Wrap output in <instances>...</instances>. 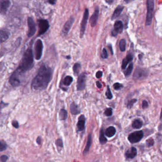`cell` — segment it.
<instances>
[{
    "instance_id": "1",
    "label": "cell",
    "mask_w": 162,
    "mask_h": 162,
    "mask_svg": "<svg viewBox=\"0 0 162 162\" xmlns=\"http://www.w3.org/2000/svg\"><path fill=\"white\" fill-rule=\"evenodd\" d=\"M52 76V70L51 68L43 64L41 66L37 76L33 79L32 88L36 90H44L46 89Z\"/></svg>"
},
{
    "instance_id": "2",
    "label": "cell",
    "mask_w": 162,
    "mask_h": 162,
    "mask_svg": "<svg viewBox=\"0 0 162 162\" xmlns=\"http://www.w3.org/2000/svg\"><path fill=\"white\" fill-rule=\"evenodd\" d=\"M34 62L33 52L31 49H28L24 54L19 67L15 71L20 75L25 73L32 68Z\"/></svg>"
},
{
    "instance_id": "3",
    "label": "cell",
    "mask_w": 162,
    "mask_h": 162,
    "mask_svg": "<svg viewBox=\"0 0 162 162\" xmlns=\"http://www.w3.org/2000/svg\"><path fill=\"white\" fill-rule=\"evenodd\" d=\"M155 4L154 0H147V17H146V25L149 26L151 24L153 19V12H154Z\"/></svg>"
},
{
    "instance_id": "4",
    "label": "cell",
    "mask_w": 162,
    "mask_h": 162,
    "mask_svg": "<svg viewBox=\"0 0 162 162\" xmlns=\"http://www.w3.org/2000/svg\"><path fill=\"white\" fill-rule=\"evenodd\" d=\"M144 137V133L142 131H137L132 133L128 137V141L132 144L137 143L141 141Z\"/></svg>"
},
{
    "instance_id": "5",
    "label": "cell",
    "mask_w": 162,
    "mask_h": 162,
    "mask_svg": "<svg viewBox=\"0 0 162 162\" xmlns=\"http://www.w3.org/2000/svg\"><path fill=\"white\" fill-rule=\"evenodd\" d=\"M38 26H39V33L38 35L41 36L44 34L45 32L50 28L49 22L46 20L40 19L38 21Z\"/></svg>"
},
{
    "instance_id": "6",
    "label": "cell",
    "mask_w": 162,
    "mask_h": 162,
    "mask_svg": "<svg viewBox=\"0 0 162 162\" xmlns=\"http://www.w3.org/2000/svg\"><path fill=\"white\" fill-rule=\"evenodd\" d=\"M35 58L36 60H40L43 55V45L40 39L37 40L35 44Z\"/></svg>"
},
{
    "instance_id": "7",
    "label": "cell",
    "mask_w": 162,
    "mask_h": 162,
    "mask_svg": "<svg viewBox=\"0 0 162 162\" xmlns=\"http://www.w3.org/2000/svg\"><path fill=\"white\" fill-rule=\"evenodd\" d=\"M89 16V11L88 9H86L83 14V19L81 23V31H80V37L82 38L84 36V33L85 32L86 27V23L88 22Z\"/></svg>"
},
{
    "instance_id": "8",
    "label": "cell",
    "mask_w": 162,
    "mask_h": 162,
    "mask_svg": "<svg viewBox=\"0 0 162 162\" xmlns=\"http://www.w3.org/2000/svg\"><path fill=\"white\" fill-rule=\"evenodd\" d=\"M148 75V71L147 70L142 68H137L135 70L133 78L135 80H141L147 78Z\"/></svg>"
},
{
    "instance_id": "9",
    "label": "cell",
    "mask_w": 162,
    "mask_h": 162,
    "mask_svg": "<svg viewBox=\"0 0 162 162\" xmlns=\"http://www.w3.org/2000/svg\"><path fill=\"white\" fill-rule=\"evenodd\" d=\"M28 26V32L27 35L28 37H32L35 33L36 31L35 23L32 17H29L27 20Z\"/></svg>"
},
{
    "instance_id": "10",
    "label": "cell",
    "mask_w": 162,
    "mask_h": 162,
    "mask_svg": "<svg viewBox=\"0 0 162 162\" xmlns=\"http://www.w3.org/2000/svg\"><path fill=\"white\" fill-rule=\"evenodd\" d=\"M86 74L85 73H82L78 76V79L77 81V90L81 91L83 90L86 86Z\"/></svg>"
},
{
    "instance_id": "11",
    "label": "cell",
    "mask_w": 162,
    "mask_h": 162,
    "mask_svg": "<svg viewBox=\"0 0 162 162\" xmlns=\"http://www.w3.org/2000/svg\"><path fill=\"white\" fill-rule=\"evenodd\" d=\"M11 5L10 0H0V13L2 15L6 14Z\"/></svg>"
},
{
    "instance_id": "12",
    "label": "cell",
    "mask_w": 162,
    "mask_h": 162,
    "mask_svg": "<svg viewBox=\"0 0 162 162\" xmlns=\"http://www.w3.org/2000/svg\"><path fill=\"white\" fill-rule=\"evenodd\" d=\"M124 29V25L123 23L121 21H116L114 24V28L112 31V35L113 36H116L119 33H122Z\"/></svg>"
},
{
    "instance_id": "13",
    "label": "cell",
    "mask_w": 162,
    "mask_h": 162,
    "mask_svg": "<svg viewBox=\"0 0 162 162\" xmlns=\"http://www.w3.org/2000/svg\"><path fill=\"white\" fill-rule=\"evenodd\" d=\"M74 21L75 18L73 17H71L69 20L65 23L63 27L62 30V34L63 35H67V33H69Z\"/></svg>"
},
{
    "instance_id": "14",
    "label": "cell",
    "mask_w": 162,
    "mask_h": 162,
    "mask_svg": "<svg viewBox=\"0 0 162 162\" xmlns=\"http://www.w3.org/2000/svg\"><path fill=\"white\" fill-rule=\"evenodd\" d=\"M20 75L18 74L16 72H14L12 74L9 80L10 83L12 86H17L19 85L20 83Z\"/></svg>"
},
{
    "instance_id": "15",
    "label": "cell",
    "mask_w": 162,
    "mask_h": 162,
    "mask_svg": "<svg viewBox=\"0 0 162 162\" xmlns=\"http://www.w3.org/2000/svg\"><path fill=\"white\" fill-rule=\"evenodd\" d=\"M99 13H100L99 8L98 7H97L94 12L93 14L92 15L90 18L89 22H90L91 27H94L97 25V20H98V16H99Z\"/></svg>"
},
{
    "instance_id": "16",
    "label": "cell",
    "mask_w": 162,
    "mask_h": 162,
    "mask_svg": "<svg viewBox=\"0 0 162 162\" xmlns=\"http://www.w3.org/2000/svg\"><path fill=\"white\" fill-rule=\"evenodd\" d=\"M86 118L84 115H81L77 123V129L78 131H82L85 128Z\"/></svg>"
},
{
    "instance_id": "17",
    "label": "cell",
    "mask_w": 162,
    "mask_h": 162,
    "mask_svg": "<svg viewBox=\"0 0 162 162\" xmlns=\"http://www.w3.org/2000/svg\"><path fill=\"white\" fill-rule=\"evenodd\" d=\"M137 150L136 148L132 147L128 150L125 153V156L128 159H133L137 155Z\"/></svg>"
},
{
    "instance_id": "18",
    "label": "cell",
    "mask_w": 162,
    "mask_h": 162,
    "mask_svg": "<svg viewBox=\"0 0 162 162\" xmlns=\"http://www.w3.org/2000/svg\"><path fill=\"white\" fill-rule=\"evenodd\" d=\"M10 33L8 31L0 30V43L5 42L9 38Z\"/></svg>"
},
{
    "instance_id": "19",
    "label": "cell",
    "mask_w": 162,
    "mask_h": 162,
    "mask_svg": "<svg viewBox=\"0 0 162 162\" xmlns=\"http://www.w3.org/2000/svg\"><path fill=\"white\" fill-rule=\"evenodd\" d=\"M124 9V7L121 6V5H119V6H117L114 12V13H113L112 16L111 17L112 20H114L116 18H117L120 15Z\"/></svg>"
},
{
    "instance_id": "20",
    "label": "cell",
    "mask_w": 162,
    "mask_h": 162,
    "mask_svg": "<svg viewBox=\"0 0 162 162\" xmlns=\"http://www.w3.org/2000/svg\"><path fill=\"white\" fill-rule=\"evenodd\" d=\"M70 110L71 113L73 115H77L81 113V110L78 108V106L75 102H73L70 105Z\"/></svg>"
},
{
    "instance_id": "21",
    "label": "cell",
    "mask_w": 162,
    "mask_h": 162,
    "mask_svg": "<svg viewBox=\"0 0 162 162\" xmlns=\"http://www.w3.org/2000/svg\"><path fill=\"white\" fill-rule=\"evenodd\" d=\"M133 56L130 54H128L127 56V57L125 58L124 59H123V62H122V69L123 70H125L127 67L128 64L130 62H131L133 60Z\"/></svg>"
},
{
    "instance_id": "22",
    "label": "cell",
    "mask_w": 162,
    "mask_h": 162,
    "mask_svg": "<svg viewBox=\"0 0 162 162\" xmlns=\"http://www.w3.org/2000/svg\"><path fill=\"white\" fill-rule=\"evenodd\" d=\"M116 133V129L114 127H108L105 131V135L106 136L108 137H113L114 136H115Z\"/></svg>"
},
{
    "instance_id": "23",
    "label": "cell",
    "mask_w": 162,
    "mask_h": 162,
    "mask_svg": "<svg viewBox=\"0 0 162 162\" xmlns=\"http://www.w3.org/2000/svg\"><path fill=\"white\" fill-rule=\"evenodd\" d=\"M91 143H92V137H91V134H89L88 136V141L86 142V146L85 148L84 149L83 152L84 155H86L88 153L91 147Z\"/></svg>"
},
{
    "instance_id": "24",
    "label": "cell",
    "mask_w": 162,
    "mask_h": 162,
    "mask_svg": "<svg viewBox=\"0 0 162 162\" xmlns=\"http://www.w3.org/2000/svg\"><path fill=\"white\" fill-rule=\"evenodd\" d=\"M143 125V123L139 119H135L132 123V127L134 129H140Z\"/></svg>"
},
{
    "instance_id": "25",
    "label": "cell",
    "mask_w": 162,
    "mask_h": 162,
    "mask_svg": "<svg viewBox=\"0 0 162 162\" xmlns=\"http://www.w3.org/2000/svg\"><path fill=\"white\" fill-rule=\"evenodd\" d=\"M67 117V112L64 109H62L59 112V118L60 120H65Z\"/></svg>"
},
{
    "instance_id": "26",
    "label": "cell",
    "mask_w": 162,
    "mask_h": 162,
    "mask_svg": "<svg viewBox=\"0 0 162 162\" xmlns=\"http://www.w3.org/2000/svg\"><path fill=\"white\" fill-rule=\"evenodd\" d=\"M108 140L106 139V137L105 136L104 133L103 129H101L100 131V143L101 144H106Z\"/></svg>"
},
{
    "instance_id": "27",
    "label": "cell",
    "mask_w": 162,
    "mask_h": 162,
    "mask_svg": "<svg viewBox=\"0 0 162 162\" xmlns=\"http://www.w3.org/2000/svg\"><path fill=\"white\" fill-rule=\"evenodd\" d=\"M81 70V65L79 63H75L73 67V70L74 74L75 76L78 75Z\"/></svg>"
},
{
    "instance_id": "28",
    "label": "cell",
    "mask_w": 162,
    "mask_h": 162,
    "mask_svg": "<svg viewBox=\"0 0 162 162\" xmlns=\"http://www.w3.org/2000/svg\"><path fill=\"white\" fill-rule=\"evenodd\" d=\"M73 78L71 76H67L65 77L63 81V84L66 86H69L72 83Z\"/></svg>"
},
{
    "instance_id": "29",
    "label": "cell",
    "mask_w": 162,
    "mask_h": 162,
    "mask_svg": "<svg viewBox=\"0 0 162 162\" xmlns=\"http://www.w3.org/2000/svg\"><path fill=\"white\" fill-rule=\"evenodd\" d=\"M133 67L134 66H133V64L132 63L129 64V66L128 67V69L124 72L125 75L126 77H129L131 75L132 72L133 70Z\"/></svg>"
},
{
    "instance_id": "30",
    "label": "cell",
    "mask_w": 162,
    "mask_h": 162,
    "mask_svg": "<svg viewBox=\"0 0 162 162\" xmlns=\"http://www.w3.org/2000/svg\"><path fill=\"white\" fill-rule=\"evenodd\" d=\"M126 47V42L125 39H121L119 42V49L121 51L124 52L125 51Z\"/></svg>"
},
{
    "instance_id": "31",
    "label": "cell",
    "mask_w": 162,
    "mask_h": 162,
    "mask_svg": "<svg viewBox=\"0 0 162 162\" xmlns=\"http://www.w3.org/2000/svg\"><path fill=\"white\" fill-rule=\"evenodd\" d=\"M7 148L6 143L4 141H0V152L5 150Z\"/></svg>"
},
{
    "instance_id": "32",
    "label": "cell",
    "mask_w": 162,
    "mask_h": 162,
    "mask_svg": "<svg viewBox=\"0 0 162 162\" xmlns=\"http://www.w3.org/2000/svg\"><path fill=\"white\" fill-rule=\"evenodd\" d=\"M106 96L109 100H111L113 98V95L110 90V88L109 86H107V90L105 93Z\"/></svg>"
},
{
    "instance_id": "33",
    "label": "cell",
    "mask_w": 162,
    "mask_h": 162,
    "mask_svg": "<svg viewBox=\"0 0 162 162\" xmlns=\"http://www.w3.org/2000/svg\"><path fill=\"white\" fill-rule=\"evenodd\" d=\"M136 101H137V100L135 99V98L129 101L128 103V105H127V108L129 109L131 108L134 104L136 103Z\"/></svg>"
},
{
    "instance_id": "34",
    "label": "cell",
    "mask_w": 162,
    "mask_h": 162,
    "mask_svg": "<svg viewBox=\"0 0 162 162\" xmlns=\"http://www.w3.org/2000/svg\"><path fill=\"white\" fill-rule=\"evenodd\" d=\"M105 115L107 117H110L113 114L112 109L111 108H108L105 111Z\"/></svg>"
},
{
    "instance_id": "35",
    "label": "cell",
    "mask_w": 162,
    "mask_h": 162,
    "mask_svg": "<svg viewBox=\"0 0 162 162\" xmlns=\"http://www.w3.org/2000/svg\"><path fill=\"white\" fill-rule=\"evenodd\" d=\"M147 146L148 147H152L154 144V140L152 138H149L146 141Z\"/></svg>"
},
{
    "instance_id": "36",
    "label": "cell",
    "mask_w": 162,
    "mask_h": 162,
    "mask_svg": "<svg viewBox=\"0 0 162 162\" xmlns=\"http://www.w3.org/2000/svg\"><path fill=\"white\" fill-rule=\"evenodd\" d=\"M56 144L58 147L59 148H63V144L62 140L61 139H58L56 142Z\"/></svg>"
},
{
    "instance_id": "37",
    "label": "cell",
    "mask_w": 162,
    "mask_h": 162,
    "mask_svg": "<svg viewBox=\"0 0 162 162\" xmlns=\"http://www.w3.org/2000/svg\"><path fill=\"white\" fill-rule=\"evenodd\" d=\"M114 88L115 90H119L120 89L123 88V85L119 83H116L114 84Z\"/></svg>"
},
{
    "instance_id": "38",
    "label": "cell",
    "mask_w": 162,
    "mask_h": 162,
    "mask_svg": "<svg viewBox=\"0 0 162 162\" xmlns=\"http://www.w3.org/2000/svg\"><path fill=\"white\" fill-rule=\"evenodd\" d=\"M101 56L103 59H107L108 57V52L107 51L105 48H104L102 51V54H101Z\"/></svg>"
},
{
    "instance_id": "39",
    "label": "cell",
    "mask_w": 162,
    "mask_h": 162,
    "mask_svg": "<svg viewBox=\"0 0 162 162\" xmlns=\"http://www.w3.org/2000/svg\"><path fill=\"white\" fill-rule=\"evenodd\" d=\"M148 107V103L147 100H144L142 102V108L143 109L147 108Z\"/></svg>"
},
{
    "instance_id": "40",
    "label": "cell",
    "mask_w": 162,
    "mask_h": 162,
    "mask_svg": "<svg viewBox=\"0 0 162 162\" xmlns=\"http://www.w3.org/2000/svg\"><path fill=\"white\" fill-rule=\"evenodd\" d=\"M8 159V157L7 155H4L0 157V161L1 162H6Z\"/></svg>"
},
{
    "instance_id": "41",
    "label": "cell",
    "mask_w": 162,
    "mask_h": 162,
    "mask_svg": "<svg viewBox=\"0 0 162 162\" xmlns=\"http://www.w3.org/2000/svg\"><path fill=\"white\" fill-rule=\"evenodd\" d=\"M12 125L16 128H18L19 127V123L16 120H14L12 122Z\"/></svg>"
},
{
    "instance_id": "42",
    "label": "cell",
    "mask_w": 162,
    "mask_h": 162,
    "mask_svg": "<svg viewBox=\"0 0 162 162\" xmlns=\"http://www.w3.org/2000/svg\"><path fill=\"white\" fill-rule=\"evenodd\" d=\"M103 75V72L101 71H97L96 74V77L97 78H100Z\"/></svg>"
},
{
    "instance_id": "43",
    "label": "cell",
    "mask_w": 162,
    "mask_h": 162,
    "mask_svg": "<svg viewBox=\"0 0 162 162\" xmlns=\"http://www.w3.org/2000/svg\"><path fill=\"white\" fill-rule=\"evenodd\" d=\"M96 85H97V88H99V89L102 88V84H101L100 81H97L96 82Z\"/></svg>"
},
{
    "instance_id": "44",
    "label": "cell",
    "mask_w": 162,
    "mask_h": 162,
    "mask_svg": "<svg viewBox=\"0 0 162 162\" xmlns=\"http://www.w3.org/2000/svg\"><path fill=\"white\" fill-rule=\"evenodd\" d=\"M36 141H37V143L38 144H41V143H42V139H41V137H40V136H39V137H38Z\"/></svg>"
},
{
    "instance_id": "45",
    "label": "cell",
    "mask_w": 162,
    "mask_h": 162,
    "mask_svg": "<svg viewBox=\"0 0 162 162\" xmlns=\"http://www.w3.org/2000/svg\"><path fill=\"white\" fill-rule=\"evenodd\" d=\"M48 2H49L50 4H51L54 5L56 4V0H48Z\"/></svg>"
},
{
    "instance_id": "46",
    "label": "cell",
    "mask_w": 162,
    "mask_h": 162,
    "mask_svg": "<svg viewBox=\"0 0 162 162\" xmlns=\"http://www.w3.org/2000/svg\"><path fill=\"white\" fill-rule=\"evenodd\" d=\"M108 48L110 50V52H111V54L113 55V51L112 47L111 46V44L108 45Z\"/></svg>"
},
{
    "instance_id": "47",
    "label": "cell",
    "mask_w": 162,
    "mask_h": 162,
    "mask_svg": "<svg viewBox=\"0 0 162 162\" xmlns=\"http://www.w3.org/2000/svg\"><path fill=\"white\" fill-rule=\"evenodd\" d=\"M114 1V0H106V1L109 4H111Z\"/></svg>"
},
{
    "instance_id": "48",
    "label": "cell",
    "mask_w": 162,
    "mask_h": 162,
    "mask_svg": "<svg viewBox=\"0 0 162 162\" xmlns=\"http://www.w3.org/2000/svg\"><path fill=\"white\" fill-rule=\"evenodd\" d=\"M124 1L125 2L128 4V3H129V2H130L131 0H124Z\"/></svg>"
}]
</instances>
